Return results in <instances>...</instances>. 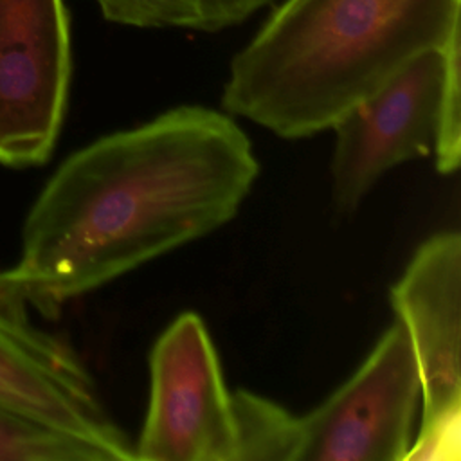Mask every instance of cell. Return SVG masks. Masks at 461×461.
Wrapping results in <instances>:
<instances>
[{
  "mask_svg": "<svg viewBox=\"0 0 461 461\" xmlns=\"http://www.w3.org/2000/svg\"><path fill=\"white\" fill-rule=\"evenodd\" d=\"M151 396L135 459L236 461L232 393L203 321L185 312L149 357Z\"/></svg>",
  "mask_w": 461,
  "mask_h": 461,
  "instance_id": "cell-5",
  "label": "cell"
},
{
  "mask_svg": "<svg viewBox=\"0 0 461 461\" xmlns=\"http://www.w3.org/2000/svg\"><path fill=\"white\" fill-rule=\"evenodd\" d=\"M459 14L461 0H285L232 58L221 106L285 139L321 133L461 36Z\"/></svg>",
  "mask_w": 461,
  "mask_h": 461,
  "instance_id": "cell-2",
  "label": "cell"
},
{
  "mask_svg": "<svg viewBox=\"0 0 461 461\" xmlns=\"http://www.w3.org/2000/svg\"><path fill=\"white\" fill-rule=\"evenodd\" d=\"M0 295V407L72 436L106 461H135V443L103 405L77 353Z\"/></svg>",
  "mask_w": 461,
  "mask_h": 461,
  "instance_id": "cell-7",
  "label": "cell"
},
{
  "mask_svg": "<svg viewBox=\"0 0 461 461\" xmlns=\"http://www.w3.org/2000/svg\"><path fill=\"white\" fill-rule=\"evenodd\" d=\"M72 74L63 0H0V164L47 162Z\"/></svg>",
  "mask_w": 461,
  "mask_h": 461,
  "instance_id": "cell-6",
  "label": "cell"
},
{
  "mask_svg": "<svg viewBox=\"0 0 461 461\" xmlns=\"http://www.w3.org/2000/svg\"><path fill=\"white\" fill-rule=\"evenodd\" d=\"M236 461H299L301 416L245 389L232 393Z\"/></svg>",
  "mask_w": 461,
  "mask_h": 461,
  "instance_id": "cell-10",
  "label": "cell"
},
{
  "mask_svg": "<svg viewBox=\"0 0 461 461\" xmlns=\"http://www.w3.org/2000/svg\"><path fill=\"white\" fill-rule=\"evenodd\" d=\"M103 18L139 29L218 32L240 25L276 0H94Z\"/></svg>",
  "mask_w": 461,
  "mask_h": 461,
  "instance_id": "cell-9",
  "label": "cell"
},
{
  "mask_svg": "<svg viewBox=\"0 0 461 461\" xmlns=\"http://www.w3.org/2000/svg\"><path fill=\"white\" fill-rule=\"evenodd\" d=\"M421 385L418 434L405 459L459 457L461 432V236L443 230L425 240L391 286Z\"/></svg>",
  "mask_w": 461,
  "mask_h": 461,
  "instance_id": "cell-3",
  "label": "cell"
},
{
  "mask_svg": "<svg viewBox=\"0 0 461 461\" xmlns=\"http://www.w3.org/2000/svg\"><path fill=\"white\" fill-rule=\"evenodd\" d=\"M420 407L418 367L394 321L351 378L301 416L299 461H403Z\"/></svg>",
  "mask_w": 461,
  "mask_h": 461,
  "instance_id": "cell-8",
  "label": "cell"
},
{
  "mask_svg": "<svg viewBox=\"0 0 461 461\" xmlns=\"http://www.w3.org/2000/svg\"><path fill=\"white\" fill-rule=\"evenodd\" d=\"M459 54L461 36L420 54L333 122L331 196L340 212L355 211L394 166L434 153L448 68Z\"/></svg>",
  "mask_w": 461,
  "mask_h": 461,
  "instance_id": "cell-4",
  "label": "cell"
},
{
  "mask_svg": "<svg viewBox=\"0 0 461 461\" xmlns=\"http://www.w3.org/2000/svg\"><path fill=\"white\" fill-rule=\"evenodd\" d=\"M259 166L227 113L182 104L67 157L22 227L0 295L43 315L230 221Z\"/></svg>",
  "mask_w": 461,
  "mask_h": 461,
  "instance_id": "cell-1",
  "label": "cell"
},
{
  "mask_svg": "<svg viewBox=\"0 0 461 461\" xmlns=\"http://www.w3.org/2000/svg\"><path fill=\"white\" fill-rule=\"evenodd\" d=\"M0 461H106L94 447L0 407Z\"/></svg>",
  "mask_w": 461,
  "mask_h": 461,
  "instance_id": "cell-11",
  "label": "cell"
}]
</instances>
